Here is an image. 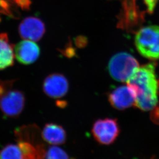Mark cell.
Segmentation results:
<instances>
[{
    "label": "cell",
    "instance_id": "6da1fadb",
    "mask_svg": "<svg viewBox=\"0 0 159 159\" xmlns=\"http://www.w3.org/2000/svg\"><path fill=\"white\" fill-rule=\"evenodd\" d=\"M136 96L135 105L143 111L152 110L158 103V83L155 63L140 66L127 82Z\"/></svg>",
    "mask_w": 159,
    "mask_h": 159
},
{
    "label": "cell",
    "instance_id": "7a4b0ae2",
    "mask_svg": "<svg viewBox=\"0 0 159 159\" xmlns=\"http://www.w3.org/2000/svg\"><path fill=\"white\" fill-rule=\"evenodd\" d=\"M135 44L143 57L150 60L159 59V26H147L136 33Z\"/></svg>",
    "mask_w": 159,
    "mask_h": 159
},
{
    "label": "cell",
    "instance_id": "3957f363",
    "mask_svg": "<svg viewBox=\"0 0 159 159\" xmlns=\"http://www.w3.org/2000/svg\"><path fill=\"white\" fill-rule=\"evenodd\" d=\"M139 68L137 59L129 53L121 52L113 56L108 63V71L114 80L127 82Z\"/></svg>",
    "mask_w": 159,
    "mask_h": 159
},
{
    "label": "cell",
    "instance_id": "277c9868",
    "mask_svg": "<svg viewBox=\"0 0 159 159\" xmlns=\"http://www.w3.org/2000/svg\"><path fill=\"white\" fill-rule=\"evenodd\" d=\"M120 127L116 119H99L93 124L92 132L98 142L108 145L116 141L120 134Z\"/></svg>",
    "mask_w": 159,
    "mask_h": 159
},
{
    "label": "cell",
    "instance_id": "5b68a950",
    "mask_svg": "<svg viewBox=\"0 0 159 159\" xmlns=\"http://www.w3.org/2000/svg\"><path fill=\"white\" fill-rule=\"evenodd\" d=\"M25 102L24 93L20 90L11 89L0 101V109L6 116L16 118L23 110Z\"/></svg>",
    "mask_w": 159,
    "mask_h": 159
},
{
    "label": "cell",
    "instance_id": "8992f818",
    "mask_svg": "<svg viewBox=\"0 0 159 159\" xmlns=\"http://www.w3.org/2000/svg\"><path fill=\"white\" fill-rule=\"evenodd\" d=\"M42 88L45 94L53 98H63L68 93L69 84L64 75L60 73L50 74L45 78Z\"/></svg>",
    "mask_w": 159,
    "mask_h": 159
},
{
    "label": "cell",
    "instance_id": "52a82bcc",
    "mask_svg": "<svg viewBox=\"0 0 159 159\" xmlns=\"http://www.w3.org/2000/svg\"><path fill=\"white\" fill-rule=\"evenodd\" d=\"M14 53L16 59L19 63L29 65L37 60L40 54V50L35 41L24 39L14 47Z\"/></svg>",
    "mask_w": 159,
    "mask_h": 159
},
{
    "label": "cell",
    "instance_id": "ba28073f",
    "mask_svg": "<svg viewBox=\"0 0 159 159\" xmlns=\"http://www.w3.org/2000/svg\"><path fill=\"white\" fill-rule=\"evenodd\" d=\"M45 25L40 19L35 17H28L20 24L19 32L23 39L37 41L45 33Z\"/></svg>",
    "mask_w": 159,
    "mask_h": 159
},
{
    "label": "cell",
    "instance_id": "9c48e42d",
    "mask_svg": "<svg viewBox=\"0 0 159 159\" xmlns=\"http://www.w3.org/2000/svg\"><path fill=\"white\" fill-rule=\"evenodd\" d=\"M111 106L118 110H125L135 105L136 96L134 90L128 85L119 87L108 96Z\"/></svg>",
    "mask_w": 159,
    "mask_h": 159
},
{
    "label": "cell",
    "instance_id": "30bf717a",
    "mask_svg": "<svg viewBox=\"0 0 159 159\" xmlns=\"http://www.w3.org/2000/svg\"><path fill=\"white\" fill-rule=\"evenodd\" d=\"M41 136L44 141L53 145L64 144L66 140L65 129L61 126L55 123L45 125L41 132Z\"/></svg>",
    "mask_w": 159,
    "mask_h": 159
},
{
    "label": "cell",
    "instance_id": "8fae6325",
    "mask_svg": "<svg viewBox=\"0 0 159 159\" xmlns=\"http://www.w3.org/2000/svg\"><path fill=\"white\" fill-rule=\"evenodd\" d=\"M14 45L11 43L7 34H0V70L12 66L15 61Z\"/></svg>",
    "mask_w": 159,
    "mask_h": 159
},
{
    "label": "cell",
    "instance_id": "7c38bea8",
    "mask_svg": "<svg viewBox=\"0 0 159 159\" xmlns=\"http://www.w3.org/2000/svg\"><path fill=\"white\" fill-rule=\"evenodd\" d=\"M0 159H24L22 152L18 144L6 145L0 150Z\"/></svg>",
    "mask_w": 159,
    "mask_h": 159
},
{
    "label": "cell",
    "instance_id": "4fadbf2b",
    "mask_svg": "<svg viewBox=\"0 0 159 159\" xmlns=\"http://www.w3.org/2000/svg\"><path fill=\"white\" fill-rule=\"evenodd\" d=\"M128 4L129 11L125 26V28L127 29L130 28L131 26L135 25V23L136 25L138 24L139 21H141V18L142 17L138 15L139 11L137 10L135 0H128Z\"/></svg>",
    "mask_w": 159,
    "mask_h": 159
},
{
    "label": "cell",
    "instance_id": "5bb4252c",
    "mask_svg": "<svg viewBox=\"0 0 159 159\" xmlns=\"http://www.w3.org/2000/svg\"><path fill=\"white\" fill-rule=\"evenodd\" d=\"M45 159H69V157L65 150L56 146L47 148L45 151Z\"/></svg>",
    "mask_w": 159,
    "mask_h": 159
},
{
    "label": "cell",
    "instance_id": "9a60e30c",
    "mask_svg": "<svg viewBox=\"0 0 159 159\" xmlns=\"http://www.w3.org/2000/svg\"><path fill=\"white\" fill-rule=\"evenodd\" d=\"M15 82V80H0V101L9 90L12 89Z\"/></svg>",
    "mask_w": 159,
    "mask_h": 159
},
{
    "label": "cell",
    "instance_id": "2e32d148",
    "mask_svg": "<svg viewBox=\"0 0 159 159\" xmlns=\"http://www.w3.org/2000/svg\"><path fill=\"white\" fill-rule=\"evenodd\" d=\"M150 119L153 123L159 125V102L152 109L150 113Z\"/></svg>",
    "mask_w": 159,
    "mask_h": 159
},
{
    "label": "cell",
    "instance_id": "e0dca14e",
    "mask_svg": "<svg viewBox=\"0 0 159 159\" xmlns=\"http://www.w3.org/2000/svg\"><path fill=\"white\" fill-rule=\"evenodd\" d=\"M144 3L147 7V11L149 14H152L154 11L155 7L158 3V0H143Z\"/></svg>",
    "mask_w": 159,
    "mask_h": 159
}]
</instances>
